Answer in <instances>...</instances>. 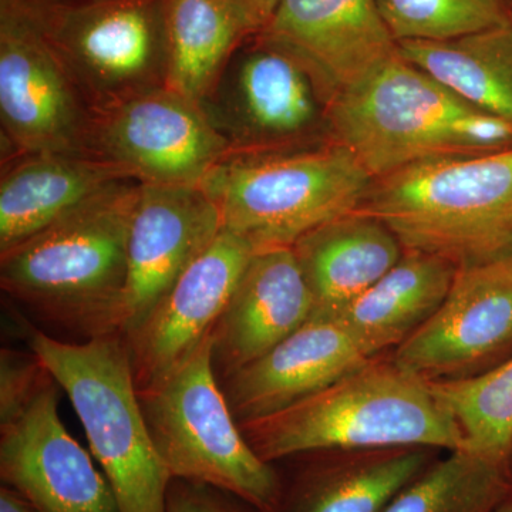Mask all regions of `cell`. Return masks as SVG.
Masks as SVG:
<instances>
[{"label": "cell", "mask_w": 512, "mask_h": 512, "mask_svg": "<svg viewBox=\"0 0 512 512\" xmlns=\"http://www.w3.org/2000/svg\"><path fill=\"white\" fill-rule=\"evenodd\" d=\"M86 153L143 184L201 185L231 147L200 104L164 86L92 111Z\"/></svg>", "instance_id": "obj_10"}, {"label": "cell", "mask_w": 512, "mask_h": 512, "mask_svg": "<svg viewBox=\"0 0 512 512\" xmlns=\"http://www.w3.org/2000/svg\"><path fill=\"white\" fill-rule=\"evenodd\" d=\"M511 19H512V0H511Z\"/></svg>", "instance_id": "obj_34"}, {"label": "cell", "mask_w": 512, "mask_h": 512, "mask_svg": "<svg viewBox=\"0 0 512 512\" xmlns=\"http://www.w3.org/2000/svg\"><path fill=\"white\" fill-rule=\"evenodd\" d=\"M266 463L320 451L467 448L463 431L423 380L377 356L322 392L239 424Z\"/></svg>", "instance_id": "obj_3"}, {"label": "cell", "mask_w": 512, "mask_h": 512, "mask_svg": "<svg viewBox=\"0 0 512 512\" xmlns=\"http://www.w3.org/2000/svg\"><path fill=\"white\" fill-rule=\"evenodd\" d=\"M201 109L231 153H262L330 140L326 103L296 57L255 33L232 55Z\"/></svg>", "instance_id": "obj_9"}, {"label": "cell", "mask_w": 512, "mask_h": 512, "mask_svg": "<svg viewBox=\"0 0 512 512\" xmlns=\"http://www.w3.org/2000/svg\"><path fill=\"white\" fill-rule=\"evenodd\" d=\"M29 349L69 397L119 512H165L171 480L141 409L120 335L63 342L25 322Z\"/></svg>", "instance_id": "obj_6"}, {"label": "cell", "mask_w": 512, "mask_h": 512, "mask_svg": "<svg viewBox=\"0 0 512 512\" xmlns=\"http://www.w3.org/2000/svg\"><path fill=\"white\" fill-rule=\"evenodd\" d=\"M167 87L201 104L239 46L258 33L228 0H167Z\"/></svg>", "instance_id": "obj_24"}, {"label": "cell", "mask_w": 512, "mask_h": 512, "mask_svg": "<svg viewBox=\"0 0 512 512\" xmlns=\"http://www.w3.org/2000/svg\"><path fill=\"white\" fill-rule=\"evenodd\" d=\"M165 512H258L251 505L210 485L171 480Z\"/></svg>", "instance_id": "obj_29"}, {"label": "cell", "mask_w": 512, "mask_h": 512, "mask_svg": "<svg viewBox=\"0 0 512 512\" xmlns=\"http://www.w3.org/2000/svg\"><path fill=\"white\" fill-rule=\"evenodd\" d=\"M457 269L441 256L404 249L402 259L335 319L367 359L392 353L439 311Z\"/></svg>", "instance_id": "obj_22"}, {"label": "cell", "mask_w": 512, "mask_h": 512, "mask_svg": "<svg viewBox=\"0 0 512 512\" xmlns=\"http://www.w3.org/2000/svg\"><path fill=\"white\" fill-rule=\"evenodd\" d=\"M423 382L480 376L512 356V256L457 269L439 311L390 353Z\"/></svg>", "instance_id": "obj_12"}, {"label": "cell", "mask_w": 512, "mask_h": 512, "mask_svg": "<svg viewBox=\"0 0 512 512\" xmlns=\"http://www.w3.org/2000/svg\"><path fill=\"white\" fill-rule=\"evenodd\" d=\"M313 301L292 248L255 252L211 333L224 380L284 342L312 318Z\"/></svg>", "instance_id": "obj_17"}, {"label": "cell", "mask_w": 512, "mask_h": 512, "mask_svg": "<svg viewBox=\"0 0 512 512\" xmlns=\"http://www.w3.org/2000/svg\"><path fill=\"white\" fill-rule=\"evenodd\" d=\"M0 123L2 161L87 154L92 109L35 23L8 3H0Z\"/></svg>", "instance_id": "obj_11"}, {"label": "cell", "mask_w": 512, "mask_h": 512, "mask_svg": "<svg viewBox=\"0 0 512 512\" xmlns=\"http://www.w3.org/2000/svg\"><path fill=\"white\" fill-rule=\"evenodd\" d=\"M49 370L29 349L28 353L2 349L0 353V423L22 412L50 379Z\"/></svg>", "instance_id": "obj_28"}, {"label": "cell", "mask_w": 512, "mask_h": 512, "mask_svg": "<svg viewBox=\"0 0 512 512\" xmlns=\"http://www.w3.org/2000/svg\"><path fill=\"white\" fill-rule=\"evenodd\" d=\"M330 140L375 178L407 165L512 147V121L471 106L399 53L326 107Z\"/></svg>", "instance_id": "obj_2"}, {"label": "cell", "mask_w": 512, "mask_h": 512, "mask_svg": "<svg viewBox=\"0 0 512 512\" xmlns=\"http://www.w3.org/2000/svg\"><path fill=\"white\" fill-rule=\"evenodd\" d=\"M397 53L471 106L512 121V25L447 40H403Z\"/></svg>", "instance_id": "obj_23"}, {"label": "cell", "mask_w": 512, "mask_h": 512, "mask_svg": "<svg viewBox=\"0 0 512 512\" xmlns=\"http://www.w3.org/2000/svg\"><path fill=\"white\" fill-rule=\"evenodd\" d=\"M457 421L467 450L508 467L512 447V356L480 376L426 382Z\"/></svg>", "instance_id": "obj_26"}, {"label": "cell", "mask_w": 512, "mask_h": 512, "mask_svg": "<svg viewBox=\"0 0 512 512\" xmlns=\"http://www.w3.org/2000/svg\"><path fill=\"white\" fill-rule=\"evenodd\" d=\"M228 2L244 12L247 18L254 23L258 32H261L268 25L281 0H228Z\"/></svg>", "instance_id": "obj_30"}, {"label": "cell", "mask_w": 512, "mask_h": 512, "mask_svg": "<svg viewBox=\"0 0 512 512\" xmlns=\"http://www.w3.org/2000/svg\"><path fill=\"white\" fill-rule=\"evenodd\" d=\"M362 214L382 221L404 249L457 268L512 256V147L407 165L375 178Z\"/></svg>", "instance_id": "obj_4"}, {"label": "cell", "mask_w": 512, "mask_h": 512, "mask_svg": "<svg viewBox=\"0 0 512 512\" xmlns=\"http://www.w3.org/2000/svg\"><path fill=\"white\" fill-rule=\"evenodd\" d=\"M396 42L447 40L512 25L511 0H376Z\"/></svg>", "instance_id": "obj_27"}, {"label": "cell", "mask_w": 512, "mask_h": 512, "mask_svg": "<svg viewBox=\"0 0 512 512\" xmlns=\"http://www.w3.org/2000/svg\"><path fill=\"white\" fill-rule=\"evenodd\" d=\"M0 512H39L28 498L15 488L2 484L0 487Z\"/></svg>", "instance_id": "obj_31"}, {"label": "cell", "mask_w": 512, "mask_h": 512, "mask_svg": "<svg viewBox=\"0 0 512 512\" xmlns=\"http://www.w3.org/2000/svg\"><path fill=\"white\" fill-rule=\"evenodd\" d=\"M369 360L339 320L311 318L221 384L235 419L244 424L322 392Z\"/></svg>", "instance_id": "obj_18"}, {"label": "cell", "mask_w": 512, "mask_h": 512, "mask_svg": "<svg viewBox=\"0 0 512 512\" xmlns=\"http://www.w3.org/2000/svg\"><path fill=\"white\" fill-rule=\"evenodd\" d=\"M511 490L505 464L461 448L436 458L382 512H494Z\"/></svg>", "instance_id": "obj_25"}, {"label": "cell", "mask_w": 512, "mask_h": 512, "mask_svg": "<svg viewBox=\"0 0 512 512\" xmlns=\"http://www.w3.org/2000/svg\"><path fill=\"white\" fill-rule=\"evenodd\" d=\"M494 512H512V490L511 493L501 501V504L495 508Z\"/></svg>", "instance_id": "obj_32"}, {"label": "cell", "mask_w": 512, "mask_h": 512, "mask_svg": "<svg viewBox=\"0 0 512 512\" xmlns=\"http://www.w3.org/2000/svg\"><path fill=\"white\" fill-rule=\"evenodd\" d=\"M313 301L312 318L335 319L402 259L404 247L382 221L353 212L293 244Z\"/></svg>", "instance_id": "obj_21"}, {"label": "cell", "mask_w": 512, "mask_h": 512, "mask_svg": "<svg viewBox=\"0 0 512 512\" xmlns=\"http://www.w3.org/2000/svg\"><path fill=\"white\" fill-rule=\"evenodd\" d=\"M508 470H510V476H511V480H512V447H511L510 458H508Z\"/></svg>", "instance_id": "obj_33"}, {"label": "cell", "mask_w": 512, "mask_h": 512, "mask_svg": "<svg viewBox=\"0 0 512 512\" xmlns=\"http://www.w3.org/2000/svg\"><path fill=\"white\" fill-rule=\"evenodd\" d=\"M254 254L247 242L222 229L146 322L124 339L137 390L163 380L210 338Z\"/></svg>", "instance_id": "obj_15"}, {"label": "cell", "mask_w": 512, "mask_h": 512, "mask_svg": "<svg viewBox=\"0 0 512 512\" xmlns=\"http://www.w3.org/2000/svg\"><path fill=\"white\" fill-rule=\"evenodd\" d=\"M22 10L92 111L167 86V0H0Z\"/></svg>", "instance_id": "obj_8"}, {"label": "cell", "mask_w": 512, "mask_h": 512, "mask_svg": "<svg viewBox=\"0 0 512 512\" xmlns=\"http://www.w3.org/2000/svg\"><path fill=\"white\" fill-rule=\"evenodd\" d=\"M258 33L308 69L326 107L397 53L376 0H281Z\"/></svg>", "instance_id": "obj_16"}, {"label": "cell", "mask_w": 512, "mask_h": 512, "mask_svg": "<svg viewBox=\"0 0 512 512\" xmlns=\"http://www.w3.org/2000/svg\"><path fill=\"white\" fill-rule=\"evenodd\" d=\"M140 187L137 180L117 181L0 254L2 291L83 340L119 335Z\"/></svg>", "instance_id": "obj_1"}, {"label": "cell", "mask_w": 512, "mask_h": 512, "mask_svg": "<svg viewBox=\"0 0 512 512\" xmlns=\"http://www.w3.org/2000/svg\"><path fill=\"white\" fill-rule=\"evenodd\" d=\"M151 439L177 480L210 485L274 512L281 474L245 439L212 362L211 336L163 380L138 390Z\"/></svg>", "instance_id": "obj_7"}, {"label": "cell", "mask_w": 512, "mask_h": 512, "mask_svg": "<svg viewBox=\"0 0 512 512\" xmlns=\"http://www.w3.org/2000/svg\"><path fill=\"white\" fill-rule=\"evenodd\" d=\"M373 177L335 140L231 153L202 181L222 229L255 252L292 248L312 229L359 210Z\"/></svg>", "instance_id": "obj_5"}, {"label": "cell", "mask_w": 512, "mask_h": 512, "mask_svg": "<svg viewBox=\"0 0 512 512\" xmlns=\"http://www.w3.org/2000/svg\"><path fill=\"white\" fill-rule=\"evenodd\" d=\"M222 231L201 185L141 183L128 232V272L119 335L130 338L188 266Z\"/></svg>", "instance_id": "obj_13"}, {"label": "cell", "mask_w": 512, "mask_h": 512, "mask_svg": "<svg viewBox=\"0 0 512 512\" xmlns=\"http://www.w3.org/2000/svg\"><path fill=\"white\" fill-rule=\"evenodd\" d=\"M436 448L320 451L284 460L274 512H382L436 460ZM281 463V461H279Z\"/></svg>", "instance_id": "obj_19"}, {"label": "cell", "mask_w": 512, "mask_h": 512, "mask_svg": "<svg viewBox=\"0 0 512 512\" xmlns=\"http://www.w3.org/2000/svg\"><path fill=\"white\" fill-rule=\"evenodd\" d=\"M59 384L49 382L22 412L0 423V478L39 512H119L103 471L64 427Z\"/></svg>", "instance_id": "obj_14"}, {"label": "cell", "mask_w": 512, "mask_h": 512, "mask_svg": "<svg viewBox=\"0 0 512 512\" xmlns=\"http://www.w3.org/2000/svg\"><path fill=\"white\" fill-rule=\"evenodd\" d=\"M121 180L119 165L83 153H39L2 161L0 254Z\"/></svg>", "instance_id": "obj_20"}]
</instances>
